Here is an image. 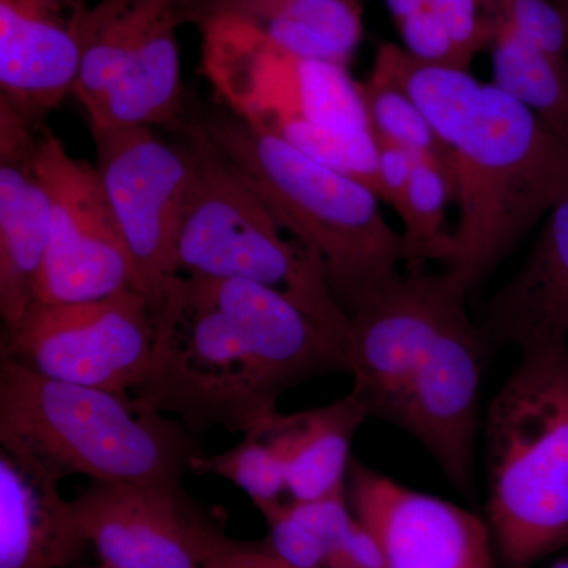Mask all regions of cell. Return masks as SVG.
Wrapping results in <instances>:
<instances>
[{"mask_svg": "<svg viewBox=\"0 0 568 568\" xmlns=\"http://www.w3.org/2000/svg\"><path fill=\"white\" fill-rule=\"evenodd\" d=\"M455 197V183L446 168L435 160L417 156L405 196L398 207L403 235L410 250V263L437 260L446 242V209Z\"/></svg>", "mask_w": 568, "mask_h": 568, "instance_id": "26", "label": "cell"}, {"mask_svg": "<svg viewBox=\"0 0 568 568\" xmlns=\"http://www.w3.org/2000/svg\"><path fill=\"white\" fill-rule=\"evenodd\" d=\"M108 203L132 260L136 291L159 312L179 275L178 239L190 175L185 145L168 144L149 126L93 132Z\"/></svg>", "mask_w": 568, "mask_h": 568, "instance_id": "9", "label": "cell"}, {"mask_svg": "<svg viewBox=\"0 0 568 568\" xmlns=\"http://www.w3.org/2000/svg\"><path fill=\"white\" fill-rule=\"evenodd\" d=\"M481 429L497 555L529 568L568 545V345L521 349Z\"/></svg>", "mask_w": 568, "mask_h": 568, "instance_id": "4", "label": "cell"}, {"mask_svg": "<svg viewBox=\"0 0 568 568\" xmlns=\"http://www.w3.org/2000/svg\"><path fill=\"white\" fill-rule=\"evenodd\" d=\"M203 37L201 70L222 106L257 132L291 142L313 125L369 130L361 84L346 65L298 58L216 11L190 17Z\"/></svg>", "mask_w": 568, "mask_h": 568, "instance_id": "7", "label": "cell"}, {"mask_svg": "<svg viewBox=\"0 0 568 568\" xmlns=\"http://www.w3.org/2000/svg\"><path fill=\"white\" fill-rule=\"evenodd\" d=\"M156 317L136 290L74 304L33 301L3 325L0 361L41 376L126 394L151 372Z\"/></svg>", "mask_w": 568, "mask_h": 568, "instance_id": "8", "label": "cell"}, {"mask_svg": "<svg viewBox=\"0 0 568 568\" xmlns=\"http://www.w3.org/2000/svg\"><path fill=\"white\" fill-rule=\"evenodd\" d=\"M489 21L493 84L529 108L568 144V70L511 26Z\"/></svg>", "mask_w": 568, "mask_h": 568, "instance_id": "23", "label": "cell"}, {"mask_svg": "<svg viewBox=\"0 0 568 568\" xmlns=\"http://www.w3.org/2000/svg\"><path fill=\"white\" fill-rule=\"evenodd\" d=\"M466 284L444 274L399 275L351 317L347 368L368 418L394 424L410 381L447 317L466 302Z\"/></svg>", "mask_w": 568, "mask_h": 568, "instance_id": "11", "label": "cell"}, {"mask_svg": "<svg viewBox=\"0 0 568 568\" xmlns=\"http://www.w3.org/2000/svg\"><path fill=\"white\" fill-rule=\"evenodd\" d=\"M386 6L395 22H399L416 13V11L424 9L426 0H386Z\"/></svg>", "mask_w": 568, "mask_h": 568, "instance_id": "34", "label": "cell"}, {"mask_svg": "<svg viewBox=\"0 0 568 568\" xmlns=\"http://www.w3.org/2000/svg\"><path fill=\"white\" fill-rule=\"evenodd\" d=\"M0 443L13 457L63 480L183 487L204 454L179 420L133 396L41 376L0 361Z\"/></svg>", "mask_w": 568, "mask_h": 568, "instance_id": "3", "label": "cell"}, {"mask_svg": "<svg viewBox=\"0 0 568 568\" xmlns=\"http://www.w3.org/2000/svg\"><path fill=\"white\" fill-rule=\"evenodd\" d=\"M155 317L151 372L133 399L190 433L246 435L291 388L349 372L345 336L263 284L178 275Z\"/></svg>", "mask_w": 568, "mask_h": 568, "instance_id": "1", "label": "cell"}, {"mask_svg": "<svg viewBox=\"0 0 568 568\" xmlns=\"http://www.w3.org/2000/svg\"><path fill=\"white\" fill-rule=\"evenodd\" d=\"M327 568H388V564L375 536L355 518L345 538L328 556Z\"/></svg>", "mask_w": 568, "mask_h": 568, "instance_id": "33", "label": "cell"}, {"mask_svg": "<svg viewBox=\"0 0 568 568\" xmlns=\"http://www.w3.org/2000/svg\"><path fill=\"white\" fill-rule=\"evenodd\" d=\"M61 480L0 454V568H63L89 544Z\"/></svg>", "mask_w": 568, "mask_h": 568, "instance_id": "18", "label": "cell"}, {"mask_svg": "<svg viewBox=\"0 0 568 568\" xmlns=\"http://www.w3.org/2000/svg\"><path fill=\"white\" fill-rule=\"evenodd\" d=\"M377 186L379 200L398 211L407 183L416 166L417 155L395 142L377 140Z\"/></svg>", "mask_w": 568, "mask_h": 568, "instance_id": "32", "label": "cell"}, {"mask_svg": "<svg viewBox=\"0 0 568 568\" xmlns=\"http://www.w3.org/2000/svg\"><path fill=\"white\" fill-rule=\"evenodd\" d=\"M485 342L519 347L568 345V197L548 213L528 260L493 295Z\"/></svg>", "mask_w": 568, "mask_h": 568, "instance_id": "17", "label": "cell"}, {"mask_svg": "<svg viewBox=\"0 0 568 568\" xmlns=\"http://www.w3.org/2000/svg\"><path fill=\"white\" fill-rule=\"evenodd\" d=\"M373 70L406 92L443 144L454 153L476 121L485 84L469 70L417 61L405 48L394 43L381 44Z\"/></svg>", "mask_w": 568, "mask_h": 568, "instance_id": "22", "label": "cell"}, {"mask_svg": "<svg viewBox=\"0 0 568 568\" xmlns=\"http://www.w3.org/2000/svg\"><path fill=\"white\" fill-rule=\"evenodd\" d=\"M276 413L230 450L197 455L192 473L226 478L252 497L254 506L280 500L282 493L287 491V452L274 422Z\"/></svg>", "mask_w": 568, "mask_h": 568, "instance_id": "24", "label": "cell"}, {"mask_svg": "<svg viewBox=\"0 0 568 568\" xmlns=\"http://www.w3.org/2000/svg\"><path fill=\"white\" fill-rule=\"evenodd\" d=\"M37 166L50 196V233L36 301L74 304L136 290L129 250L99 171L44 126Z\"/></svg>", "mask_w": 568, "mask_h": 568, "instance_id": "10", "label": "cell"}, {"mask_svg": "<svg viewBox=\"0 0 568 568\" xmlns=\"http://www.w3.org/2000/svg\"><path fill=\"white\" fill-rule=\"evenodd\" d=\"M44 126L0 99V315L17 323L37 298L50 233V196L37 166Z\"/></svg>", "mask_w": 568, "mask_h": 568, "instance_id": "16", "label": "cell"}, {"mask_svg": "<svg viewBox=\"0 0 568 568\" xmlns=\"http://www.w3.org/2000/svg\"><path fill=\"white\" fill-rule=\"evenodd\" d=\"M186 21L181 0L156 18L103 99L85 112L93 132L136 126H181L183 88L178 29Z\"/></svg>", "mask_w": 568, "mask_h": 568, "instance_id": "19", "label": "cell"}, {"mask_svg": "<svg viewBox=\"0 0 568 568\" xmlns=\"http://www.w3.org/2000/svg\"><path fill=\"white\" fill-rule=\"evenodd\" d=\"M267 523L265 547L295 568H327V551L323 541L304 523L298 521L287 504L280 500L254 506Z\"/></svg>", "mask_w": 568, "mask_h": 568, "instance_id": "28", "label": "cell"}, {"mask_svg": "<svg viewBox=\"0 0 568 568\" xmlns=\"http://www.w3.org/2000/svg\"><path fill=\"white\" fill-rule=\"evenodd\" d=\"M181 130L190 175L179 226V275L263 284L347 338L349 316L336 304L320 260L295 239L283 237L263 197L196 122Z\"/></svg>", "mask_w": 568, "mask_h": 568, "instance_id": "6", "label": "cell"}, {"mask_svg": "<svg viewBox=\"0 0 568 568\" xmlns=\"http://www.w3.org/2000/svg\"><path fill=\"white\" fill-rule=\"evenodd\" d=\"M366 418L368 414L353 392L331 405L287 414L286 477L294 500H315L345 491L353 462L351 446Z\"/></svg>", "mask_w": 568, "mask_h": 568, "instance_id": "21", "label": "cell"}, {"mask_svg": "<svg viewBox=\"0 0 568 568\" xmlns=\"http://www.w3.org/2000/svg\"><path fill=\"white\" fill-rule=\"evenodd\" d=\"M203 568H295L274 555L265 544L235 540L209 519L201 537Z\"/></svg>", "mask_w": 568, "mask_h": 568, "instance_id": "31", "label": "cell"}, {"mask_svg": "<svg viewBox=\"0 0 568 568\" xmlns=\"http://www.w3.org/2000/svg\"><path fill=\"white\" fill-rule=\"evenodd\" d=\"M71 503L89 544L111 568H203L209 517L183 487L93 481Z\"/></svg>", "mask_w": 568, "mask_h": 568, "instance_id": "14", "label": "cell"}, {"mask_svg": "<svg viewBox=\"0 0 568 568\" xmlns=\"http://www.w3.org/2000/svg\"><path fill=\"white\" fill-rule=\"evenodd\" d=\"M548 568H568V556L567 558L558 560V562L552 564Z\"/></svg>", "mask_w": 568, "mask_h": 568, "instance_id": "36", "label": "cell"}, {"mask_svg": "<svg viewBox=\"0 0 568 568\" xmlns=\"http://www.w3.org/2000/svg\"><path fill=\"white\" fill-rule=\"evenodd\" d=\"M396 26L405 50L417 61L469 70L446 26L428 6L396 22Z\"/></svg>", "mask_w": 568, "mask_h": 568, "instance_id": "29", "label": "cell"}, {"mask_svg": "<svg viewBox=\"0 0 568 568\" xmlns=\"http://www.w3.org/2000/svg\"><path fill=\"white\" fill-rule=\"evenodd\" d=\"M346 497L375 536L388 568H493L495 540L478 515L398 484L353 459Z\"/></svg>", "mask_w": 568, "mask_h": 568, "instance_id": "13", "label": "cell"}, {"mask_svg": "<svg viewBox=\"0 0 568 568\" xmlns=\"http://www.w3.org/2000/svg\"><path fill=\"white\" fill-rule=\"evenodd\" d=\"M452 155L459 220L437 260L470 291L568 197V144L485 84L476 121Z\"/></svg>", "mask_w": 568, "mask_h": 568, "instance_id": "5", "label": "cell"}, {"mask_svg": "<svg viewBox=\"0 0 568 568\" xmlns=\"http://www.w3.org/2000/svg\"><path fill=\"white\" fill-rule=\"evenodd\" d=\"M493 20L511 26L568 70V20L552 0H481Z\"/></svg>", "mask_w": 568, "mask_h": 568, "instance_id": "27", "label": "cell"}, {"mask_svg": "<svg viewBox=\"0 0 568 568\" xmlns=\"http://www.w3.org/2000/svg\"><path fill=\"white\" fill-rule=\"evenodd\" d=\"M216 151L244 174L283 231L315 254L336 304L353 317L410 263L405 235L384 219L365 183L257 132L226 108L197 118Z\"/></svg>", "mask_w": 568, "mask_h": 568, "instance_id": "2", "label": "cell"}, {"mask_svg": "<svg viewBox=\"0 0 568 568\" xmlns=\"http://www.w3.org/2000/svg\"><path fill=\"white\" fill-rule=\"evenodd\" d=\"M484 342L462 302L418 366L394 422L428 450L448 481L466 495L474 489Z\"/></svg>", "mask_w": 568, "mask_h": 568, "instance_id": "12", "label": "cell"}, {"mask_svg": "<svg viewBox=\"0 0 568 568\" xmlns=\"http://www.w3.org/2000/svg\"><path fill=\"white\" fill-rule=\"evenodd\" d=\"M552 2H555L556 6H558L559 9L564 11V14H566L568 20V0H552Z\"/></svg>", "mask_w": 568, "mask_h": 568, "instance_id": "35", "label": "cell"}, {"mask_svg": "<svg viewBox=\"0 0 568 568\" xmlns=\"http://www.w3.org/2000/svg\"><path fill=\"white\" fill-rule=\"evenodd\" d=\"M186 21L216 11L280 48L315 61L347 65L364 37L358 0H181Z\"/></svg>", "mask_w": 568, "mask_h": 568, "instance_id": "20", "label": "cell"}, {"mask_svg": "<svg viewBox=\"0 0 568 568\" xmlns=\"http://www.w3.org/2000/svg\"><path fill=\"white\" fill-rule=\"evenodd\" d=\"M361 89L373 138L395 142L417 156L435 160L454 178V156L403 89L376 70H372Z\"/></svg>", "mask_w": 568, "mask_h": 568, "instance_id": "25", "label": "cell"}, {"mask_svg": "<svg viewBox=\"0 0 568 568\" xmlns=\"http://www.w3.org/2000/svg\"><path fill=\"white\" fill-rule=\"evenodd\" d=\"M426 6L444 22L467 65L478 52L488 50L493 26L481 0H426Z\"/></svg>", "mask_w": 568, "mask_h": 568, "instance_id": "30", "label": "cell"}, {"mask_svg": "<svg viewBox=\"0 0 568 568\" xmlns=\"http://www.w3.org/2000/svg\"><path fill=\"white\" fill-rule=\"evenodd\" d=\"M89 0H0V99L33 125L71 95Z\"/></svg>", "mask_w": 568, "mask_h": 568, "instance_id": "15", "label": "cell"}, {"mask_svg": "<svg viewBox=\"0 0 568 568\" xmlns=\"http://www.w3.org/2000/svg\"><path fill=\"white\" fill-rule=\"evenodd\" d=\"M93 568H111V567H110V566H106V564H103V562H102V566L93 567Z\"/></svg>", "mask_w": 568, "mask_h": 568, "instance_id": "37", "label": "cell"}]
</instances>
